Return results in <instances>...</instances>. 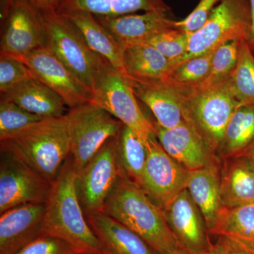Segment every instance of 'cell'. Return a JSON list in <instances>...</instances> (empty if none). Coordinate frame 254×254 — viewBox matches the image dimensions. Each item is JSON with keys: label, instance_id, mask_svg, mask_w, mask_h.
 <instances>
[{"label": "cell", "instance_id": "6", "mask_svg": "<svg viewBox=\"0 0 254 254\" xmlns=\"http://www.w3.org/2000/svg\"><path fill=\"white\" fill-rule=\"evenodd\" d=\"M42 16L47 47L92 91L102 68L108 62L89 48L81 32L68 18L58 13Z\"/></svg>", "mask_w": 254, "mask_h": 254}, {"label": "cell", "instance_id": "33", "mask_svg": "<svg viewBox=\"0 0 254 254\" xmlns=\"http://www.w3.org/2000/svg\"><path fill=\"white\" fill-rule=\"evenodd\" d=\"M188 42L187 33L172 28L155 35L143 43L153 47L172 62L180 59L186 53Z\"/></svg>", "mask_w": 254, "mask_h": 254}, {"label": "cell", "instance_id": "15", "mask_svg": "<svg viewBox=\"0 0 254 254\" xmlns=\"http://www.w3.org/2000/svg\"><path fill=\"white\" fill-rule=\"evenodd\" d=\"M153 125L155 136L163 149L189 171L220 163L218 155L185 120L171 128H163L156 123Z\"/></svg>", "mask_w": 254, "mask_h": 254}, {"label": "cell", "instance_id": "8", "mask_svg": "<svg viewBox=\"0 0 254 254\" xmlns=\"http://www.w3.org/2000/svg\"><path fill=\"white\" fill-rule=\"evenodd\" d=\"M70 138V157L76 173L110 138L118 136L123 123L92 103L71 108L65 115Z\"/></svg>", "mask_w": 254, "mask_h": 254}, {"label": "cell", "instance_id": "36", "mask_svg": "<svg viewBox=\"0 0 254 254\" xmlns=\"http://www.w3.org/2000/svg\"><path fill=\"white\" fill-rule=\"evenodd\" d=\"M222 0H200L194 9L181 21H175V28L188 35L198 31L208 20Z\"/></svg>", "mask_w": 254, "mask_h": 254}, {"label": "cell", "instance_id": "9", "mask_svg": "<svg viewBox=\"0 0 254 254\" xmlns=\"http://www.w3.org/2000/svg\"><path fill=\"white\" fill-rule=\"evenodd\" d=\"M120 175L117 139L113 137L76 173V190L86 217L103 211Z\"/></svg>", "mask_w": 254, "mask_h": 254}, {"label": "cell", "instance_id": "20", "mask_svg": "<svg viewBox=\"0 0 254 254\" xmlns=\"http://www.w3.org/2000/svg\"><path fill=\"white\" fill-rule=\"evenodd\" d=\"M1 100H8L42 118H60L66 115L63 98L49 87L31 78L1 93Z\"/></svg>", "mask_w": 254, "mask_h": 254}, {"label": "cell", "instance_id": "38", "mask_svg": "<svg viewBox=\"0 0 254 254\" xmlns=\"http://www.w3.org/2000/svg\"><path fill=\"white\" fill-rule=\"evenodd\" d=\"M42 14L58 13L60 0H28Z\"/></svg>", "mask_w": 254, "mask_h": 254}, {"label": "cell", "instance_id": "5", "mask_svg": "<svg viewBox=\"0 0 254 254\" xmlns=\"http://www.w3.org/2000/svg\"><path fill=\"white\" fill-rule=\"evenodd\" d=\"M251 26L249 0H222L203 26L189 35L186 53L170 62V71L187 60L215 51L228 42L248 41Z\"/></svg>", "mask_w": 254, "mask_h": 254}, {"label": "cell", "instance_id": "25", "mask_svg": "<svg viewBox=\"0 0 254 254\" xmlns=\"http://www.w3.org/2000/svg\"><path fill=\"white\" fill-rule=\"evenodd\" d=\"M124 69L127 77L156 81L168 77L171 64L149 45L137 44L124 50Z\"/></svg>", "mask_w": 254, "mask_h": 254}, {"label": "cell", "instance_id": "2", "mask_svg": "<svg viewBox=\"0 0 254 254\" xmlns=\"http://www.w3.org/2000/svg\"><path fill=\"white\" fill-rule=\"evenodd\" d=\"M76 182V172L69 155L52 185L43 233L65 241L82 254H110L87 221Z\"/></svg>", "mask_w": 254, "mask_h": 254}, {"label": "cell", "instance_id": "12", "mask_svg": "<svg viewBox=\"0 0 254 254\" xmlns=\"http://www.w3.org/2000/svg\"><path fill=\"white\" fill-rule=\"evenodd\" d=\"M145 145L148 156L140 187L163 209L186 189L190 171L166 153L155 134Z\"/></svg>", "mask_w": 254, "mask_h": 254}, {"label": "cell", "instance_id": "39", "mask_svg": "<svg viewBox=\"0 0 254 254\" xmlns=\"http://www.w3.org/2000/svg\"><path fill=\"white\" fill-rule=\"evenodd\" d=\"M250 1L251 8V16H252V26L250 37L247 42L250 45L251 48L254 51V0H249Z\"/></svg>", "mask_w": 254, "mask_h": 254}, {"label": "cell", "instance_id": "23", "mask_svg": "<svg viewBox=\"0 0 254 254\" xmlns=\"http://www.w3.org/2000/svg\"><path fill=\"white\" fill-rule=\"evenodd\" d=\"M60 14L68 18L76 26L94 53L125 74L123 46L95 18L94 15L83 11H68Z\"/></svg>", "mask_w": 254, "mask_h": 254}, {"label": "cell", "instance_id": "41", "mask_svg": "<svg viewBox=\"0 0 254 254\" xmlns=\"http://www.w3.org/2000/svg\"><path fill=\"white\" fill-rule=\"evenodd\" d=\"M242 156H246L250 160L251 163L252 164L254 168V143L252 145V146L249 148L248 150L246 152L245 154Z\"/></svg>", "mask_w": 254, "mask_h": 254}, {"label": "cell", "instance_id": "37", "mask_svg": "<svg viewBox=\"0 0 254 254\" xmlns=\"http://www.w3.org/2000/svg\"><path fill=\"white\" fill-rule=\"evenodd\" d=\"M218 237L209 254H254V246L225 235Z\"/></svg>", "mask_w": 254, "mask_h": 254}, {"label": "cell", "instance_id": "30", "mask_svg": "<svg viewBox=\"0 0 254 254\" xmlns=\"http://www.w3.org/2000/svg\"><path fill=\"white\" fill-rule=\"evenodd\" d=\"M45 118L26 111L8 100L0 102V141L13 138Z\"/></svg>", "mask_w": 254, "mask_h": 254}, {"label": "cell", "instance_id": "19", "mask_svg": "<svg viewBox=\"0 0 254 254\" xmlns=\"http://www.w3.org/2000/svg\"><path fill=\"white\" fill-rule=\"evenodd\" d=\"M186 189L201 212L210 235L223 207L220 163L190 171Z\"/></svg>", "mask_w": 254, "mask_h": 254}, {"label": "cell", "instance_id": "3", "mask_svg": "<svg viewBox=\"0 0 254 254\" xmlns=\"http://www.w3.org/2000/svg\"><path fill=\"white\" fill-rule=\"evenodd\" d=\"M171 80L180 98L184 120L218 155L229 121L240 105L232 91L230 76L207 86Z\"/></svg>", "mask_w": 254, "mask_h": 254}, {"label": "cell", "instance_id": "34", "mask_svg": "<svg viewBox=\"0 0 254 254\" xmlns=\"http://www.w3.org/2000/svg\"><path fill=\"white\" fill-rule=\"evenodd\" d=\"M31 78L34 75L21 60L1 55L0 57V92L4 93L18 83Z\"/></svg>", "mask_w": 254, "mask_h": 254}, {"label": "cell", "instance_id": "7", "mask_svg": "<svg viewBox=\"0 0 254 254\" xmlns=\"http://www.w3.org/2000/svg\"><path fill=\"white\" fill-rule=\"evenodd\" d=\"M92 93L91 103L128 127L145 144L155 135L154 125L138 105L129 79L109 63H105L102 68Z\"/></svg>", "mask_w": 254, "mask_h": 254}, {"label": "cell", "instance_id": "10", "mask_svg": "<svg viewBox=\"0 0 254 254\" xmlns=\"http://www.w3.org/2000/svg\"><path fill=\"white\" fill-rule=\"evenodd\" d=\"M1 21V55L16 58L47 46L43 16L28 0H14Z\"/></svg>", "mask_w": 254, "mask_h": 254}, {"label": "cell", "instance_id": "42", "mask_svg": "<svg viewBox=\"0 0 254 254\" xmlns=\"http://www.w3.org/2000/svg\"><path fill=\"white\" fill-rule=\"evenodd\" d=\"M190 254L188 253H186V252H183V251H179V252H176L175 254Z\"/></svg>", "mask_w": 254, "mask_h": 254}, {"label": "cell", "instance_id": "13", "mask_svg": "<svg viewBox=\"0 0 254 254\" xmlns=\"http://www.w3.org/2000/svg\"><path fill=\"white\" fill-rule=\"evenodd\" d=\"M14 58V57H13ZM31 69L35 78L60 95L71 108L91 103L93 93L50 50L43 47L16 57Z\"/></svg>", "mask_w": 254, "mask_h": 254}, {"label": "cell", "instance_id": "28", "mask_svg": "<svg viewBox=\"0 0 254 254\" xmlns=\"http://www.w3.org/2000/svg\"><path fill=\"white\" fill-rule=\"evenodd\" d=\"M210 235H225L254 246V203L222 207Z\"/></svg>", "mask_w": 254, "mask_h": 254}, {"label": "cell", "instance_id": "4", "mask_svg": "<svg viewBox=\"0 0 254 254\" xmlns=\"http://www.w3.org/2000/svg\"><path fill=\"white\" fill-rule=\"evenodd\" d=\"M0 146L53 183L70 155L65 115L43 119L13 138L0 141Z\"/></svg>", "mask_w": 254, "mask_h": 254}, {"label": "cell", "instance_id": "14", "mask_svg": "<svg viewBox=\"0 0 254 254\" xmlns=\"http://www.w3.org/2000/svg\"><path fill=\"white\" fill-rule=\"evenodd\" d=\"M169 227L180 250L190 254H209L213 244L199 208L187 189L163 208Z\"/></svg>", "mask_w": 254, "mask_h": 254}, {"label": "cell", "instance_id": "32", "mask_svg": "<svg viewBox=\"0 0 254 254\" xmlns=\"http://www.w3.org/2000/svg\"><path fill=\"white\" fill-rule=\"evenodd\" d=\"M214 53L210 52L180 64L171 69L168 77L182 84L200 85L210 73Z\"/></svg>", "mask_w": 254, "mask_h": 254}, {"label": "cell", "instance_id": "18", "mask_svg": "<svg viewBox=\"0 0 254 254\" xmlns=\"http://www.w3.org/2000/svg\"><path fill=\"white\" fill-rule=\"evenodd\" d=\"M128 78L136 98L150 108L159 126L171 128L184 121L180 98L170 78L156 81Z\"/></svg>", "mask_w": 254, "mask_h": 254}, {"label": "cell", "instance_id": "35", "mask_svg": "<svg viewBox=\"0 0 254 254\" xmlns=\"http://www.w3.org/2000/svg\"><path fill=\"white\" fill-rule=\"evenodd\" d=\"M16 254H82L58 237L42 234Z\"/></svg>", "mask_w": 254, "mask_h": 254}, {"label": "cell", "instance_id": "1", "mask_svg": "<svg viewBox=\"0 0 254 254\" xmlns=\"http://www.w3.org/2000/svg\"><path fill=\"white\" fill-rule=\"evenodd\" d=\"M102 212L139 235L158 254H173L181 251L163 209L121 170Z\"/></svg>", "mask_w": 254, "mask_h": 254}, {"label": "cell", "instance_id": "26", "mask_svg": "<svg viewBox=\"0 0 254 254\" xmlns=\"http://www.w3.org/2000/svg\"><path fill=\"white\" fill-rule=\"evenodd\" d=\"M254 143V104L240 105L227 125L218 155L223 159L242 156Z\"/></svg>", "mask_w": 254, "mask_h": 254}, {"label": "cell", "instance_id": "16", "mask_svg": "<svg viewBox=\"0 0 254 254\" xmlns=\"http://www.w3.org/2000/svg\"><path fill=\"white\" fill-rule=\"evenodd\" d=\"M46 203L18 205L0 214V254H16L43 234Z\"/></svg>", "mask_w": 254, "mask_h": 254}, {"label": "cell", "instance_id": "27", "mask_svg": "<svg viewBox=\"0 0 254 254\" xmlns=\"http://www.w3.org/2000/svg\"><path fill=\"white\" fill-rule=\"evenodd\" d=\"M116 139L120 170L127 178L141 186L148 156L146 145L134 132L124 125Z\"/></svg>", "mask_w": 254, "mask_h": 254}, {"label": "cell", "instance_id": "31", "mask_svg": "<svg viewBox=\"0 0 254 254\" xmlns=\"http://www.w3.org/2000/svg\"><path fill=\"white\" fill-rule=\"evenodd\" d=\"M240 43L241 41H232L219 47L214 53L208 77L197 86H210L230 77L238 61Z\"/></svg>", "mask_w": 254, "mask_h": 254}, {"label": "cell", "instance_id": "29", "mask_svg": "<svg viewBox=\"0 0 254 254\" xmlns=\"http://www.w3.org/2000/svg\"><path fill=\"white\" fill-rule=\"evenodd\" d=\"M247 41H241L237 66L230 76L234 95L240 105L254 104V55Z\"/></svg>", "mask_w": 254, "mask_h": 254}, {"label": "cell", "instance_id": "22", "mask_svg": "<svg viewBox=\"0 0 254 254\" xmlns=\"http://www.w3.org/2000/svg\"><path fill=\"white\" fill-rule=\"evenodd\" d=\"M220 189L223 207L254 203V168L247 157L225 159L220 169Z\"/></svg>", "mask_w": 254, "mask_h": 254}, {"label": "cell", "instance_id": "21", "mask_svg": "<svg viewBox=\"0 0 254 254\" xmlns=\"http://www.w3.org/2000/svg\"><path fill=\"white\" fill-rule=\"evenodd\" d=\"M86 218L110 254H158L139 235L103 212Z\"/></svg>", "mask_w": 254, "mask_h": 254}, {"label": "cell", "instance_id": "17", "mask_svg": "<svg viewBox=\"0 0 254 254\" xmlns=\"http://www.w3.org/2000/svg\"><path fill=\"white\" fill-rule=\"evenodd\" d=\"M94 16L124 50L127 47L144 43L161 32L176 28L175 21L168 18L167 13L157 11L118 16Z\"/></svg>", "mask_w": 254, "mask_h": 254}, {"label": "cell", "instance_id": "11", "mask_svg": "<svg viewBox=\"0 0 254 254\" xmlns=\"http://www.w3.org/2000/svg\"><path fill=\"white\" fill-rule=\"evenodd\" d=\"M52 185L14 155L1 150L0 214L26 203H46Z\"/></svg>", "mask_w": 254, "mask_h": 254}, {"label": "cell", "instance_id": "24", "mask_svg": "<svg viewBox=\"0 0 254 254\" xmlns=\"http://www.w3.org/2000/svg\"><path fill=\"white\" fill-rule=\"evenodd\" d=\"M83 11L94 16H118L138 11L168 13L170 8L163 0H60L58 14Z\"/></svg>", "mask_w": 254, "mask_h": 254}, {"label": "cell", "instance_id": "40", "mask_svg": "<svg viewBox=\"0 0 254 254\" xmlns=\"http://www.w3.org/2000/svg\"><path fill=\"white\" fill-rule=\"evenodd\" d=\"M14 0H0V15L1 20L3 19L7 14L8 11L14 2Z\"/></svg>", "mask_w": 254, "mask_h": 254}]
</instances>
